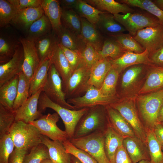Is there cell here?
Segmentation results:
<instances>
[{
    "label": "cell",
    "mask_w": 163,
    "mask_h": 163,
    "mask_svg": "<svg viewBox=\"0 0 163 163\" xmlns=\"http://www.w3.org/2000/svg\"><path fill=\"white\" fill-rule=\"evenodd\" d=\"M109 124L106 107L89 108L78 122L73 138L83 137L96 131H105Z\"/></svg>",
    "instance_id": "6da1fadb"
},
{
    "label": "cell",
    "mask_w": 163,
    "mask_h": 163,
    "mask_svg": "<svg viewBox=\"0 0 163 163\" xmlns=\"http://www.w3.org/2000/svg\"><path fill=\"white\" fill-rule=\"evenodd\" d=\"M46 108L53 110L58 114L63 122L65 131L69 139L73 137L78 122L89 109L85 108L78 110H72L63 107L52 101L43 91L39 100L38 109L42 112Z\"/></svg>",
    "instance_id": "7a4b0ae2"
},
{
    "label": "cell",
    "mask_w": 163,
    "mask_h": 163,
    "mask_svg": "<svg viewBox=\"0 0 163 163\" xmlns=\"http://www.w3.org/2000/svg\"><path fill=\"white\" fill-rule=\"evenodd\" d=\"M9 133L15 148L30 151L41 143V136L38 129L34 125L22 121H15Z\"/></svg>",
    "instance_id": "3957f363"
},
{
    "label": "cell",
    "mask_w": 163,
    "mask_h": 163,
    "mask_svg": "<svg viewBox=\"0 0 163 163\" xmlns=\"http://www.w3.org/2000/svg\"><path fill=\"white\" fill-rule=\"evenodd\" d=\"M105 131H96L83 137L69 140L75 146L87 153L98 163H110L104 150Z\"/></svg>",
    "instance_id": "277c9868"
},
{
    "label": "cell",
    "mask_w": 163,
    "mask_h": 163,
    "mask_svg": "<svg viewBox=\"0 0 163 163\" xmlns=\"http://www.w3.org/2000/svg\"><path fill=\"white\" fill-rule=\"evenodd\" d=\"M138 103L146 129L153 130L163 103V88L139 97Z\"/></svg>",
    "instance_id": "5b68a950"
},
{
    "label": "cell",
    "mask_w": 163,
    "mask_h": 163,
    "mask_svg": "<svg viewBox=\"0 0 163 163\" xmlns=\"http://www.w3.org/2000/svg\"><path fill=\"white\" fill-rule=\"evenodd\" d=\"M113 15L115 20L133 36L139 30L160 24L158 19L150 14L135 11Z\"/></svg>",
    "instance_id": "8992f818"
},
{
    "label": "cell",
    "mask_w": 163,
    "mask_h": 163,
    "mask_svg": "<svg viewBox=\"0 0 163 163\" xmlns=\"http://www.w3.org/2000/svg\"><path fill=\"white\" fill-rule=\"evenodd\" d=\"M119 101L117 96H105L101 92L99 89L90 86L83 96L68 98L67 101L73 105L75 110H78L97 106L106 107Z\"/></svg>",
    "instance_id": "52a82bcc"
},
{
    "label": "cell",
    "mask_w": 163,
    "mask_h": 163,
    "mask_svg": "<svg viewBox=\"0 0 163 163\" xmlns=\"http://www.w3.org/2000/svg\"><path fill=\"white\" fill-rule=\"evenodd\" d=\"M43 88V92L53 102L67 109L75 110L74 106L66 100L62 80L52 63L48 71L47 80Z\"/></svg>",
    "instance_id": "ba28073f"
},
{
    "label": "cell",
    "mask_w": 163,
    "mask_h": 163,
    "mask_svg": "<svg viewBox=\"0 0 163 163\" xmlns=\"http://www.w3.org/2000/svg\"><path fill=\"white\" fill-rule=\"evenodd\" d=\"M110 106L120 113L131 126L136 136L147 145L146 129L140 120L134 102L119 100Z\"/></svg>",
    "instance_id": "9c48e42d"
},
{
    "label": "cell",
    "mask_w": 163,
    "mask_h": 163,
    "mask_svg": "<svg viewBox=\"0 0 163 163\" xmlns=\"http://www.w3.org/2000/svg\"><path fill=\"white\" fill-rule=\"evenodd\" d=\"M60 118L56 112L53 114L48 113L43 115L38 119L29 123L35 126L42 135L52 140L62 143L69 139V137L66 132L60 129L56 124Z\"/></svg>",
    "instance_id": "30bf717a"
},
{
    "label": "cell",
    "mask_w": 163,
    "mask_h": 163,
    "mask_svg": "<svg viewBox=\"0 0 163 163\" xmlns=\"http://www.w3.org/2000/svg\"><path fill=\"white\" fill-rule=\"evenodd\" d=\"M91 69L81 65L73 72L67 84L63 87L66 98L80 96L90 86L89 84Z\"/></svg>",
    "instance_id": "8fae6325"
},
{
    "label": "cell",
    "mask_w": 163,
    "mask_h": 163,
    "mask_svg": "<svg viewBox=\"0 0 163 163\" xmlns=\"http://www.w3.org/2000/svg\"><path fill=\"white\" fill-rule=\"evenodd\" d=\"M133 37L145 50L152 52L163 45V26L160 24L145 28Z\"/></svg>",
    "instance_id": "7c38bea8"
},
{
    "label": "cell",
    "mask_w": 163,
    "mask_h": 163,
    "mask_svg": "<svg viewBox=\"0 0 163 163\" xmlns=\"http://www.w3.org/2000/svg\"><path fill=\"white\" fill-rule=\"evenodd\" d=\"M24 60L23 49L20 42L12 58L8 62L0 65V87L22 71Z\"/></svg>",
    "instance_id": "4fadbf2b"
},
{
    "label": "cell",
    "mask_w": 163,
    "mask_h": 163,
    "mask_svg": "<svg viewBox=\"0 0 163 163\" xmlns=\"http://www.w3.org/2000/svg\"><path fill=\"white\" fill-rule=\"evenodd\" d=\"M43 91V88L40 89L14 111L15 121H22L28 123L38 119L43 115L42 112L38 109L39 100Z\"/></svg>",
    "instance_id": "5bb4252c"
},
{
    "label": "cell",
    "mask_w": 163,
    "mask_h": 163,
    "mask_svg": "<svg viewBox=\"0 0 163 163\" xmlns=\"http://www.w3.org/2000/svg\"><path fill=\"white\" fill-rule=\"evenodd\" d=\"M19 40L23 46L24 53L22 72L30 80L40 60L34 41L21 37Z\"/></svg>",
    "instance_id": "9a60e30c"
},
{
    "label": "cell",
    "mask_w": 163,
    "mask_h": 163,
    "mask_svg": "<svg viewBox=\"0 0 163 163\" xmlns=\"http://www.w3.org/2000/svg\"><path fill=\"white\" fill-rule=\"evenodd\" d=\"M149 52L145 50L140 53L127 51L122 56L114 60L111 59L112 65L120 73L128 67L138 64L153 65L149 58Z\"/></svg>",
    "instance_id": "2e32d148"
},
{
    "label": "cell",
    "mask_w": 163,
    "mask_h": 163,
    "mask_svg": "<svg viewBox=\"0 0 163 163\" xmlns=\"http://www.w3.org/2000/svg\"><path fill=\"white\" fill-rule=\"evenodd\" d=\"M123 145L133 163L142 160L150 161L147 145L137 136L124 139Z\"/></svg>",
    "instance_id": "e0dca14e"
},
{
    "label": "cell",
    "mask_w": 163,
    "mask_h": 163,
    "mask_svg": "<svg viewBox=\"0 0 163 163\" xmlns=\"http://www.w3.org/2000/svg\"><path fill=\"white\" fill-rule=\"evenodd\" d=\"M44 14L40 6L25 8L17 12L11 23L18 28L27 31L34 22Z\"/></svg>",
    "instance_id": "ac0fdd59"
},
{
    "label": "cell",
    "mask_w": 163,
    "mask_h": 163,
    "mask_svg": "<svg viewBox=\"0 0 163 163\" xmlns=\"http://www.w3.org/2000/svg\"><path fill=\"white\" fill-rule=\"evenodd\" d=\"M106 108L110 125L124 139L136 136L131 126L118 111L110 106Z\"/></svg>",
    "instance_id": "d6986e66"
},
{
    "label": "cell",
    "mask_w": 163,
    "mask_h": 163,
    "mask_svg": "<svg viewBox=\"0 0 163 163\" xmlns=\"http://www.w3.org/2000/svg\"><path fill=\"white\" fill-rule=\"evenodd\" d=\"M95 26L102 34L108 37L124 33L126 31L115 20L113 14L105 11L100 14L99 19Z\"/></svg>",
    "instance_id": "ffe728a7"
},
{
    "label": "cell",
    "mask_w": 163,
    "mask_h": 163,
    "mask_svg": "<svg viewBox=\"0 0 163 163\" xmlns=\"http://www.w3.org/2000/svg\"><path fill=\"white\" fill-rule=\"evenodd\" d=\"M41 143L47 147L50 159L55 163H71V155L67 153L62 143L42 135Z\"/></svg>",
    "instance_id": "44dd1931"
},
{
    "label": "cell",
    "mask_w": 163,
    "mask_h": 163,
    "mask_svg": "<svg viewBox=\"0 0 163 163\" xmlns=\"http://www.w3.org/2000/svg\"><path fill=\"white\" fill-rule=\"evenodd\" d=\"M81 35L86 43L90 44L97 51L101 50L105 38L94 25L82 18Z\"/></svg>",
    "instance_id": "7402d4cb"
},
{
    "label": "cell",
    "mask_w": 163,
    "mask_h": 163,
    "mask_svg": "<svg viewBox=\"0 0 163 163\" xmlns=\"http://www.w3.org/2000/svg\"><path fill=\"white\" fill-rule=\"evenodd\" d=\"M56 34L59 44L77 52L81 51L86 43L81 35L74 33L62 26Z\"/></svg>",
    "instance_id": "603a6c76"
},
{
    "label": "cell",
    "mask_w": 163,
    "mask_h": 163,
    "mask_svg": "<svg viewBox=\"0 0 163 163\" xmlns=\"http://www.w3.org/2000/svg\"><path fill=\"white\" fill-rule=\"evenodd\" d=\"M40 62L50 58L57 48L59 42L56 35L52 31L34 41Z\"/></svg>",
    "instance_id": "cb8c5ba5"
},
{
    "label": "cell",
    "mask_w": 163,
    "mask_h": 163,
    "mask_svg": "<svg viewBox=\"0 0 163 163\" xmlns=\"http://www.w3.org/2000/svg\"><path fill=\"white\" fill-rule=\"evenodd\" d=\"M149 72L139 94L150 93L163 88V67L153 65H148Z\"/></svg>",
    "instance_id": "d4e9b609"
},
{
    "label": "cell",
    "mask_w": 163,
    "mask_h": 163,
    "mask_svg": "<svg viewBox=\"0 0 163 163\" xmlns=\"http://www.w3.org/2000/svg\"><path fill=\"white\" fill-rule=\"evenodd\" d=\"M51 64L50 59L46 58L37 67L30 80L29 97L43 88L47 80Z\"/></svg>",
    "instance_id": "484cf974"
},
{
    "label": "cell",
    "mask_w": 163,
    "mask_h": 163,
    "mask_svg": "<svg viewBox=\"0 0 163 163\" xmlns=\"http://www.w3.org/2000/svg\"><path fill=\"white\" fill-rule=\"evenodd\" d=\"M87 3L101 11L107 12L113 15L122 13L125 14L135 11L128 5L114 0H84Z\"/></svg>",
    "instance_id": "4316f807"
},
{
    "label": "cell",
    "mask_w": 163,
    "mask_h": 163,
    "mask_svg": "<svg viewBox=\"0 0 163 163\" xmlns=\"http://www.w3.org/2000/svg\"><path fill=\"white\" fill-rule=\"evenodd\" d=\"M40 6L50 21L53 31L56 34L62 27L61 17L62 9L59 0H43Z\"/></svg>",
    "instance_id": "83f0119b"
},
{
    "label": "cell",
    "mask_w": 163,
    "mask_h": 163,
    "mask_svg": "<svg viewBox=\"0 0 163 163\" xmlns=\"http://www.w3.org/2000/svg\"><path fill=\"white\" fill-rule=\"evenodd\" d=\"M50 59L51 63L62 80L63 87L67 84L73 72L59 44Z\"/></svg>",
    "instance_id": "f1b7e54d"
},
{
    "label": "cell",
    "mask_w": 163,
    "mask_h": 163,
    "mask_svg": "<svg viewBox=\"0 0 163 163\" xmlns=\"http://www.w3.org/2000/svg\"><path fill=\"white\" fill-rule=\"evenodd\" d=\"M112 66L109 58L101 59L96 62L91 69L89 85L100 89Z\"/></svg>",
    "instance_id": "f546056e"
},
{
    "label": "cell",
    "mask_w": 163,
    "mask_h": 163,
    "mask_svg": "<svg viewBox=\"0 0 163 163\" xmlns=\"http://www.w3.org/2000/svg\"><path fill=\"white\" fill-rule=\"evenodd\" d=\"M123 139L109 123L105 132L104 148L110 163H114L116 152L118 148L123 145Z\"/></svg>",
    "instance_id": "4dcf8cb0"
},
{
    "label": "cell",
    "mask_w": 163,
    "mask_h": 163,
    "mask_svg": "<svg viewBox=\"0 0 163 163\" xmlns=\"http://www.w3.org/2000/svg\"><path fill=\"white\" fill-rule=\"evenodd\" d=\"M18 81V75L0 87V104L12 110L17 96Z\"/></svg>",
    "instance_id": "1f68e13d"
},
{
    "label": "cell",
    "mask_w": 163,
    "mask_h": 163,
    "mask_svg": "<svg viewBox=\"0 0 163 163\" xmlns=\"http://www.w3.org/2000/svg\"><path fill=\"white\" fill-rule=\"evenodd\" d=\"M52 31L51 22L44 14L30 25L27 31V37L26 38L34 41Z\"/></svg>",
    "instance_id": "d6a6232c"
},
{
    "label": "cell",
    "mask_w": 163,
    "mask_h": 163,
    "mask_svg": "<svg viewBox=\"0 0 163 163\" xmlns=\"http://www.w3.org/2000/svg\"><path fill=\"white\" fill-rule=\"evenodd\" d=\"M127 51L114 38H105L102 48L98 52L101 59L109 58L114 60L122 56Z\"/></svg>",
    "instance_id": "836d02e7"
},
{
    "label": "cell",
    "mask_w": 163,
    "mask_h": 163,
    "mask_svg": "<svg viewBox=\"0 0 163 163\" xmlns=\"http://www.w3.org/2000/svg\"><path fill=\"white\" fill-rule=\"evenodd\" d=\"M62 9V26L74 33L81 35L82 18L73 9Z\"/></svg>",
    "instance_id": "e575fe53"
},
{
    "label": "cell",
    "mask_w": 163,
    "mask_h": 163,
    "mask_svg": "<svg viewBox=\"0 0 163 163\" xmlns=\"http://www.w3.org/2000/svg\"><path fill=\"white\" fill-rule=\"evenodd\" d=\"M117 2L128 5L130 6L144 10L154 16L163 26V11L150 0H120Z\"/></svg>",
    "instance_id": "d590c367"
},
{
    "label": "cell",
    "mask_w": 163,
    "mask_h": 163,
    "mask_svg": "<svg viewBox=\"0 0 163 163\" xmlns=\"http://www.w3.org/2000/svg\"><path fill=\"white\" fill-rule=\"evenodd\" d=\"M146 143L151 163H163L161 145L156 139L152 130L146 129Z\"/></svg>",
    "instance_id": "8d00e7d4"
},
{
    "label": "cell",
    "mask_w": 163,
    "mask_h": 163,
    "mask_svg": "<svg viewBox=\"0 0 163 163\" xmlns=\"http://www.w3.org/2000/svg\"><path fill=\"white\" fill-rule=\"evenodd\" d=\"M74 10L81 18H85L94 25L99 19L100 14L104 11L98 10L84 0H78Z\"/></svg>",
    "instance_id": "74e56055"
},
{
    "label": "cell",
    "mask_w": 163,
    "mask_h": 163,
    "mask_svg": "<svg viewBox=\"0 0 163 163\" xmlns=\"http://www.w3.org/2000/svg\"><path fill=\"white\" fill-rule=\"evenodd\" d=\"M19 81L16 98L14 102L13 110L21 106L29 97L30 80L25 75L23 72L18 74Z\"/></svg>",
    "instance_id": "f35d334b"
},
{
    "label": "cell",
    "mask_w": 163,
    "mask_h": 163,
    "mask_svg": "<svg viewBox=\"0 0 163 163\" xmlns=\"http://www.w3.org/2000/svg\"><path fill=\"white\" fill-rule=\"evenodd\" d=\"M120 73L118 70L112 65L99 89L102 94L108 96H117L116 87Z\"/></svg>",
    "instance_id": "ab89813d"
},
{
    "label": "cell",
    "mask_w": 163,
    "mask_h": 163,
    "mask_svg": "<svg viewBox=\"0 0 163 163\" xmlns=\"http://www.w3.org/2000/svg\"><path fill=\"white\" fill-rule=\"evenodd\" d=\"M18 43L14 42L10 37L0 35V65L5 63L12 58Z\"/></svg>",
    "instance_id": "60d3db41"
},
{
    "label": "cell",
    "mask_w": 163,
    "mask_h": 163,
    "mask_svg": "<svg viewBox=\"0 0 163 163\" xmlns=\"http://www.w3.org/2000/svg\"><path fill=\"white\" fill-rule=\"evenodd\" d=\"M116 40L127 51L136 53L143 52L145 50L129 33H121L111 37Z\"/></svg>",
    "instance_id": "b9f144b4"
},
{
    "label": "cell",
    "mask_w": 163,
    "mask_h": 163,
    "mask_svg": "<svg viewBox=\"0 0 163 163\" xmlns=\"http://www.w3.org/2000/svg\"><path fill=\"white\" fill-rule=\"evenodd\" d=\"M50 159L48 149L45 145L40 143L33 148L24 158L23 163H41Z\"/></svg>",
    "instance_id": "7bdbcfd3"
},
{
    "label": "cell",
    "mask_w": 163,
    "mask_h": 163,
    "mask_svg": "<svg viewBox=\"0 0 163 163\" xmlns=\"http://www.w3.org/2000/svg\"><path fill=\"white\" fill-rule=\"evenodd\" d=\"M15 121L14 110L0 104V138L9 133Z\"/></svg>",
    "instance_id": "ee69618b"
},
{
    "label": "cell",
    "mask_w": 163,
    "mask_h": 163,
    "mask_svg": "<svg viewBox=\"0 0 163 163\" xmlns=\"http://www.w3.org/2000/svg\"><path fill=\"white\" fill-rule=\"evenodd\" d=\"M77 52L80 57L82 64L89 69L101 59L98 52L89 43H86L83 49Z\"/></svg>",
    "instance_id": "f6af8a7d"
},
{
    "label": "cell",
    "mask_w": 163,
    "mask_h": 163,
    "mask_svg": "<svg viewBox=\"0 0 163 163\" xmlns=\"http://www.w3.org/2000/svg\"><path fill=\"white\" fill-rule=\"evenodd\" d=\"M18 11L8 0H0V27H6L11 23Z\"/></svg>",
    "instance_id": "bcb514c9"
},
{
    "label": "cell",
    "mask_w": 163,
    "mask_h": 163,
    "mask_svg": "<svg viewBox=\"0 0 163 163\" xmlns=\"http://www.w3.org/2000/svg\"><path fill=\"white\" fill-rule=\"evenodd\" d=\"M66 152L77 158L82 163H98L86 152L75 146L69 139L62 142Z\"/></svg>",
    "instance_id": "7dc6e473"
},
{
    "label": "cell",
    "mask_w": 163,
    "mask_h": 163,
    "mask_svg": "<svg viewBox=\"0 0 163 163\" xmlns=\"http://www.w3.org/2000/svg\"><path fill=\"white\" fill-rule=\"evenodd\" d=\"M14 147V143L9 133L0 138V163H8Z\"/></svg>",
    "instance_id": "c3c4849f"
},
{
    "label": "cell",
    "mask_w": 163,
    "mask_h": 163,
    "mask_svg": "<svg viewBox=\"0 0 163 163\" xmlns=\"http://www.w3.org/2000/svg\"><path fill=\"white\" fill-rule=\"evenodd\" d=\"M143 65H135L126 70L122 78L121 86L123 88L130 87L135 82L142 70Z\"/></svg>",
    "instance_id": "681fc988"
},
{
    "label": "cell",
    "mask_w": 163,
    "mask_h": 163,
    "mask_svg": "<svg viewBox=\"0 0 163 163\" xmlns=\"http://www.w3.org/2000/svg\"><path fill=\"white\" fill-rule=\"evenodd\" d=\"M59 45L73 72L79 66L82 64L78 53L77 52L66 48L59 44Z\"/></svg>",
    "instance_id": "f907efd6"
},
{
    "label": "cell",
    "mask_w": 163,
    "mask_h": 163,
    "mask_svg": "<svg viewBox=\"0 0 163 163\" xmlns=\"http://www.w3.org/2000/svg\"><path fill=\"white\" fill-rule=\"evenodd\" d=\"M43 0H8L18 11L30 7L40 6Z\"/></svg>",
    "instance_id": "816d5d0a"
},
{
    "label": "cell",
    "mask_w": 163,
    "mask_h": 163,
    "mask_svg": "<svg viewBox=\"0 0 163 163\" xmlns=\"http://www.w3.org/2000/svg\"><path fill=\"white\" fill-rule=\"evenodd\" d=\"M114 163H133L123 145L120 146L116 151Z\"/></svg>",
    "instance_id": "f5cc1de1"
},
{
    "label": "cell",
    "mask_w": 163,
    "mask_h": 163,
    "mask_svg": "<svg viewBox=\"0 0 163 163\" xmlns=\"http://www.w3.org/2000/svg\"><path fill=\"white\" fill-rule=\"evenodd\" d=\"M149 58L153 65L163 67V45L157 50L149 53Z\"/></svg>",
    "instance_id": "db71d44e"
},
{
    "label": "cell",
    "mask_w": 163,
    "mask_h": 163,
    "mask_svg": "<svg viewBox=\"0 0 163 163\" xmlns=\"http://www.w3.org/2000/svg\"><path fill=\"white\" fill-rule=\"evenodd\" d=\"M28 152L24 149L15 148L9 157L8 163H23Z\"/></svg>",
    "instance_id": "11a10c76"
},
{
    "label": "cell",
    "mask_w": 163,
    "mask_h": 163,
    "mask_svg": "<svg viewBox=\"0 0 163 163\" xmlns=\"http://www.w3.org/2000/svg\"><path fill=\"white\" fill-rule=\"evenodd\" d=\"M155 136L159 142L163 144V126L161 123H157L153 129Z\"/></svg>",
    "instance_id": "9f6ffc18"
},
{
    "label": "cell",
    "mask_w": 163,
    "mask_h": 163,
    "mask_svg": "<svg viewBox=\"0 0 163 163\" xmlns=\"http://www.w3.org/2000/svg\"><path fill=\"white\" fill-rule=\"evenodd\" d=\"M78 0H59L60 5L63 9H74L76 6Z\"/></svg>",
    "instance_id": "6f0895ef"
},
{
    "label": "cell",
    "mask_w": 163,
    "mask_h": 163,
    "mask_svg": "<svg viewBox=\"0 0 163 163\" xmlns=\"http://www.w3.org/2000/svg\"><path fill=\"white\" fill-rule=\"evenodd\" d=\"M163 122V103L161 107L157 117V122L161 123Z\"/></svg>",
    "instance_id": "680465c9"
},
{
    "label": "cell",
    "mask_w": 163,
    "mask_h": 163,
    "mask_svg": "<svg viewBox=\"0 0 163 163\" xmlns=\"http://www.w3.org/2000/svg\"><path fill=\"white\" fill-rule=\"evenodd\" d=\"M155 4L163 11V0H152Z\"/></svg>",
    "instance_id": "91938a15"
},
{
    "label": "cell",
    "mask_w": 163,
    "mask_h": 163,
    "mask_svg": "<svg viewBox=\"0 0 163 163\" xmlns=\"http://www.w3.org/2000/svg\"><path fill=\"white\" fill-rule=\"evenodd\" d=\"M71 163H82L77 158L71 155Z\"/></svg>",
    "instance_id": "94428289"
},
{
    "label": "cell",
    "mask_w": 163,
    "mask_h": 163,
    "mask_svg": "<svg viewBox=\"0 0 163 163\" xmlns=\"http://www.w3.org/2000/svg\"><path fill=\"white\" fill-rule=\"evenodd\" d=\"M41 163H55L51 161L50 159H47L44 160Z\"/></svg>",
    "instance_id": "6125c7cd"
},
{
    "label": "cell",
    "mask_w": 163,
    "mask_h": 163,
    "mask_svg": "<svg viewBox=\"0 0 163 163\" xmlns=\"http://www.w3.org/2000/svg\"><path fill=\"white\" fill-rule=\"evenodd\" d=\"M137 163H151L150 161L148 160H142Z\"/></svg>",
    "instance_id": "be15d7a7"
},
{
    "label": "cell",
    "mask_w": 163,
    "mask_h": 163,
    "mask_svg": "<svg viewBox=\"0 0 163 163\" xmlns=\"http://www.w3.org/2000/svg\"><path fill=\"white\" fill-rule=\"evenodd\" d=\"M162 150L163 153V144L161 145Z\"/></svg>",
    "instance_id": "e7e4bbea"
},
{
    "label": "cell",
    "mask_w": 163,
    "mask_h": 163,
    "mask_svg": "<svg viewBox=\"0 0 163 163\" xmlns=\"http://www.w3.org/2000/svg\"><path fill=\"white\" fill-rule=\"evenodd\" d=\"M161 123L162 125L163 126V122Z\"/></svg>",
    "instance_id": "03108f58"
}]
</instances>
